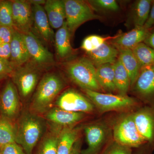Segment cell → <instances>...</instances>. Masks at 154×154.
I'll use <instances>...</instances> for the list:
<instances>
[{
	"mask_svg": "<svg viewBox=\"0 0 154 154\" xmlns=\"http://www.w3.org/2000/svg\"><path fill=\"white\" fill-rule=\"evenodd\" d=\"M0 58L10 61L11 58L10 43H0Z\"/></svg>",
	"mask_w": 154,
	"mask_h": 154,
	"instance_id": "37",
	"label": "cell"
},
{
	"mask_svg": "<svg viewBox=\"0 0 154 154\" xmlns=\"http://www.w3.org/2000/svg\"><path fill=\"white\" fill-rule=\"evenodd\" d=\"M133 86L134 92L143 99H154V64L141 69Z\"/></svg>",
	"mask_w": 154,
	"mask_h": 154,
	"instance_id": "17",
	"label": "cell"
},
{
	"mask_svg": "<svg viewBox=\"0 0 154 154\" xmlns=\"http://www.w3.org/2000/svg\"><path fill=\"white\" fill-rule=\"evenodd\" d=\"M1 116L15 122L21 113V103L16 86L10 79L0 92Z\"/></svg>",
	"mask_w": 154,
	"mask_h": 154,
	"instance_id": "8",
	"label": "cell"
},
{
	"mask_svg": "<svg viewBox=\"0 0 154 154\" xmlns=\"http://www.w3.org/2000/svg\"><path fill=\"white\" fill-rule=\"evenodd\" d=\"M16 129L15 122L0 116V147L15 142Z\"/></svg>",
	"mask_w": 154,
	"mask_h": 154,
	"instance_id": "29",
	"label": "cell"
},
{
	"mask_svg": "<svg viewBox=\"0 0 154 154\" xmlns=\"http://www.w3.org/2000/svg\"><path fill=\"white\" fill-rule=\"evenodd\" d=\"M65 86V82L58 72H48L43 75L32 96L29 110L43 115L53 107Z\"/></svg>",
	"mask_w": 154,
	"mask_h": 154,
	"instance_id": "2",
	"label": "cell"
},
{
	"mask_svg": "<svg viewBox=\"0 0 154 154\" xmlns=\"http://www.w3.org/2000/svg\"><path fill=\"white\" fill-rule=\"evenodd\" d=\"M48 126L47 132L38 144L35 154H57L59 136L62 128Z\"/></svg>",
	"mask_w": 154,
	"mask_h": 154,
	"instance_id": "22",
	"label": "cell"
},
{
	"mask_svg": "<svg viewBox=\"0 0 154 154\" xmlns=\"http://www.w3.org/2000/svg\"><path fill=\"white\" fill-rule=\"evenodd\" d=\"M114 82L116 90L121 95H126L130 87L129 76L119 58L113 63Z\"/></svg>",
	"mask_w": 154,
	"mask_h": 154,
	"instance_id": "27",
	"label": "cell"
},
{
	"mask_svg": "<svg viewBox=\"0 0 154 154\" xmlns=\"http://www.w3.org/2000/svg\"><path fill=\"white\" fill-rule=\"evenodd\" d=\"M71 37L65 22L63 26L58 29L54 35L55 51L57 57L59 59H66L72 54L73 49L70 42Z\"/></svg>",
	"mask_w": 154,
	"mask_h": 154,
	"instance_id": "21",
	"label": "cell"
},
{
	"mask_svg": "<svg viewBox=\"0 0 154 154\" xmlns=\"http://www.w3.org/2000/svg\"><path fill=\"white\" fill-rule=\"evenodd\" d=\"M141 69L154 64V49L141 42L132 49Z\"/></svg>",
	"mask_w": 154,
	"mask_h": 154,
	"instance_id": "28",
	"label": "cell"
},
{
	"mask_svg": "<svg viewBox=\"0 0 154 154\" xmlns=\"http://www.w3.org/2000/svg\"><path fill=\"white\" fill-rule=\"evenodd\" d=\"M10 44V61L15 68L25 64L30 60L29 53L22 33L15 29Z\"/></svg>",
	"mask_w": 154,
	"mask_h": 154,
	"instance_id": "18",
	"label": "cell"
},
{
	"mask_svg": "<svg viewBox=\"0 0 154 154\" xmlns=\"http://www.w3.org/2000/svg\"><path fill=\"white\" fill-rule=\"evenodd\" d=\"M14 69L10 61L0 58V80L11 77Z\"/></svg>",
	"mask_w": 154,
	"mask_h": 154,
	"instance_id": "34",
	"label": "cell"
},
{
	"mask_svg": "<svg viewBox=\"0 0 154 154\" xmlns=\"http://www.w3.org/2000/svg\"><path fill=\"white\" fill-rule=\"evenodd\" d=\"M84 91L90 101L102 112L124 110L133 107L137 103L135 99L127 95L103 94L89 90Z\"/></svg>",
	"mask_w": 154,
	"mask_h": 154,
	"instance_id": "6",
	"label": "cell"
},
{
	"mask_svg": "<svg viewBox=\"0 0 154 154\" xmlns=\"http://www.w3.org/2000/svg\"><path fill=\"white\" fill-rule=\"evenodd\" d=\"M14 30V28L0 26V43H10Z\"/></svg>",
	"mask_w": 154,
	"mask_h": 154,
	"instance_id": "36",
	"label": "cell"
},
{
	"mask_svg": "<svg viewBox=\"0 0 154 154\" xmlns=\"http://www.w3.org/2000/svg\"><path fill=\"white\" fill-rule=\"evenodd\" d=\"M87 2L94 10L115 12L119 9L118 4L115 0H93Z\"/></svg>",
	"mask_w": 154,
	"mask_h": 154,
	"instance_id": "32",
	"label": "cell"
},
{
	"mask_svg": "<svg viewBox=\"0 0 154 154\" xmlns=\"http://www.w3.org/2000/svg\"><path fill=\"white\" fill-rule=\"evenodd\" d=\"M96 75L101 89L109 93L117 91L114 82L113 64H105L96 67Z\"/></svg>",
	"mask_w": 154,
	"mask_h": 154,
	"instance_id": "24",
	"label": "cell"
},
{
	"mask_svg": "<svg viewBox=\"0 0 154 154\" xmlns=\"http://www.w3.org/2000/svg\"><path fill=\"white\" fill-rule=\"evenodd\" d=\"M54 107L77 113H90L94 105L90 99L72 89L64 91L59 96L54 104Z\"/></svg>",
	"mask_w": 154,
	"mask_h": 154,
	"instance_id": "10",
	"label": "cell"
},
{
	"mask_svg": "<svg viewBox=\"0 0 154 154\" xmlns=\"http://www.w3.org/2000/svg\"><path fill=\"white\" fill-rule=\"evenodd\" d=\"M15 142L25 154H33L34 148L48 130V124L43 116L33 113L29 108L22 110L15 122Z\"/></svg>",
	"mask_w": 154,
	"mask_h": 154,
	"instance_id": "1",
	"label": "cell"
},
{
	"mask_svg": "<svg viewBox=\"0 0 154 154\" xmlns=\"http://www.w3.org/2000/svg\"><path fill=\"white\" fill-rule=\"evenodd\" d=\"M114 37H103L98 35H90L86 37L82 43L81 48L86 53L91 52L100 47L107 40Z\"/></svg>",
	"mask_w": 154,
	"mask_h": 154,
	"instance_id": "31",
	"label": "cell"
},
{
	"mask_svg": "<svg viewBox=\"0 0 154 154\" xmlns=\"http://www.w3.org/2000/svg\"><path fill=\"white\" fill-rule=\"evenodd\" d=\"M44 70L30 61L14 69L11 79L17 88L20 99L27 101L33 96Z\"/></svg>",
	"mask_w": 154,
	"mask_h": 154,
	"instance_id": "4",
	"label": "cell"
},
{
	"mask_svg": "<svg viewBox=\"0 0 154 154\" xmlns=\"http://www.w3.org/2000/svg\"><path fill=\"white\" fill-rule=\"evenodd\" d=\"M66 22L72 36L77 28L85 22L100 19L101 17L95 14L88 2L80 0H64Z\"/></svg>",
	"mask_w": 154,
	"mask_h": 154,
	"instance_id": "5",
	"label": "cell"
},
{
	"mask_svg": "<svg viewBox=\"0 0 154 154\" xmlns=\"http://www.w3.org/2000/svg\"><path fill=\"white\" fill-rule=\"evenodd\" d=\"M0 26L14 28L12 1H2L0 2Z\"/></svg>",
	"mask_w": 154,
	"mask_h": 154,
	"instance_id": "30",
	"label": "cell"
},
{
	"mask_svg": "<svg viewBox=\"0 0 154 154\" xmlns=\"http://www.w3.org/2000/svg\"><path fill=\"white\" fill-rule=\"evenodd\" d=\"M114 141L128 147H138L146 142L137 128L133 114L119 120L113 128Z\"/></svg>",
	"mask_w": 154,
	"mask_h": 154,
	"instance_id": "7",
	"label": "cell"
},
{
	"mask_svg": "<svg viewBox=\"0 0 154 154\" xmlns=\"http://www.w3.org/2000/svg\"><path fill=\"white\" fill-rule=\"evenodd\" d=\"M119 52V58L121 62L129 76L131 87L134 85L137 79L141 68L132 50L116 48Z\"/></svg>",
	"mask_w": 154,
	"mask_h": 154,
	"instance_id": "23",
	"label": "cell"
},
{
	"mask_svg": "<svg viewBox=\"0 0 154 154\" xmlns=\"http://www.w3.org/2000/svg\"><path fill=\"white\" fill-rule=\"evenodd\" d=\"M81 146L82 142L81 139L79 138L78 139L74 144L70 154H81Z\"/></svg>",
	"mask_w": 154,
	"mask_h": 154,
	"instance_id": "39",
	"label": "cell"
},
{
	"mask_svg": "<svg viewBox=\"0 0 154 154\" xmlns=\"http://www.w3.org/2000/svg\"><path fill=\"white\" fill-rule=\"evenodd\" d=\"M23 35L30 57L29 61L44 70L54 65L53 54L33 32L30 31Z\"/></svg>",
	"mask_w": 154,
	"mask_h": 154,
	"instance_id": "9",
	"label": "cell"
},
{
	"mask_svg": "<svg viewBox=\"0 0 154 154\" xmlns=\"http://www.w3.org/2000/svg\"><path fill=\"white\" fill-rule=\"evenodd\" d=\"M89 58L95 66H99L105 64H113L118 58V50L113 45L107 42L94 51L87 53Z\"/></svg>",
	"mask_w": 154,
	"mask_h": 154,
	"instance_id": "20",
	"label": "cell"
},
{
	"mask_svg": "<svg viewBox=\"0 0 154 154\" xmlns=\"http://www.w3.org/2000/svg\"><path fill=\"white\" fill-rule=\"evenodd\" d=\"M1 116V111H0V116Z\"/></svg>",
	"mask_w": 154,
	"mask_h": 154,
	"instance_id": "43",
	"label": "cell"
},
{
	"mask_svg": "<svg viewBox=\"0 0 154 154\" xmlns=\"http://www.w3.org/2000/svg\"><path fill=\"white\" fill-rule=\"evenodd\" d=\"M88 147L81 154H99L107 141L108 131L103 125L93 124L84 128Z\"/></svg>",
	"mask_w": 154,
	"mask_h": 154,
	"instance_id": "13",
	"label": "cell"
},
{
	"mask_svg": "<svg viewBox=\"0 0 154 154\" xmlns=\"http://www.w3.org/2000/svg\"><path fill=\"white\" fill-rule=\"evenodd\" d=\"M80 128L75 126L64 128L59 136L57 154H70L74 144L79 139Z\"/></svg>",
	"mask_w": 154,
	"mask_h": 154,
	"instance_id": "25",
	"label": "cell"
},
{
	"mask_svg": "<svg viewBox=\"0 0 154 154\" xmlns=\"http://www.w3.org/2000/svg\"><path fill=\"white\" fill-rule=\"evenodd\" d=\"M1 1H0V2H1Z\"/></svg>",
	"mask_w": 154,
	"mask_h": 154,
	"instance_id": "44",
	"label": "cell"
},
{
	"mask_svg": "<svg viewBox=\"0 0 154 154\" xmlns=\"http://www.w3.org/2000/svg\"><path fill=\"white\" fill-rule=\"evenodd\" d=\"M1 154H25L22 147L17 143L8 144L1 147Z\"/></svg>",
	"mask_w": 154,
	"mask_h": 154,
	"instance_id": "35",
	"label": "cell"
},
{
	"mask_svg": "<svg viewBox=\"0 0 154 154\" xmlns=\"http://www.w3.org/2000/svg\"><path fill=\"white\" fill-rule=\"evenodd\" d=\"M28 1L31 5H39L41 6L44 5L46 2L45 0H30Z\"/></svg>",
	"mask_w": 154,
	"mask_h": 154,
	"instance_id": "41",
	"label": "cell"
},
{
	"mask_svg": "<svg viewBox=\"0 0 154 154\" xmlns=\"http://www.w3.org/2000/svg\"><path fill=\"white\" fill-rule=\"evenodd\" d=\"M33 33L39 39L47 43L54 42L55 33L51 26L44 7L39 5H32Z\"/></svg>",
	"mask_w": 154,
	"mask_h": 154,
	"instance_id": "14",
	"label": "cell"
},
{
	"mask_svg": "<svg viewBox=\"0 0 154 154\" xmlns=\"http://www.w3.org/2000/svg\"><path fill=\"white\" fill-rule=\"evenodd\" d=\"M63 69L72 82L83 90L99 92L101 88L96 79V67L88 58L82 57L67 61Z\"/></svg>",
	"mask_w": 154,
	"mask_h": 154,
	"instance_id": "3",
	"label": "cell"
},
{
	"mask_svg": "<svg viewBox=\"0 0 154 154\" xmlns=\"http://www.w3.org/2000/svg\"><path fill=\"white\" fill-rule=\"evenodd\" d=\"M152 1L138 0L131 8L130 19L134 27H143L148 19Z\"/></svg>",
	"mask_w": 154,
	"mask_h": 154,
	"instance_id": "26",
	"label": "cell"
},
{
	"mask_svg": "<svg viewBox=\"0 0 154 154\" xmlns=\"http://www.w3.org/2000/svg\"><path fill=\"white\" fill-rule=\"evenodd\" d=\"M150 32V30L144 27L136 26L127 33L115 36L111 42L116 48L132 50L137 45L143 42Z\"/></svg>",
	"mask_w": 154,
	"mask_h": 154,
	"instance_id": "16",
	"label": "cell"
},
{
	"mask_svg": "<svg viewBox=\"0 0 154 154\" xmlns=\"http://www.w3.org/2000/svg\"><path fill=\"white\" fill-rule=\"evenodd\" d=\"M154 25V1H152L151 8L150 12L148 19L143 27L147 29L150 30Z\"/></svg>",
	"mask_w": 154,
	"mask_h": 154,
	"instance_id": "38",
	"label": "cell"
},
{
	"mask_svg": "<svg viewBox=\"0 0 154 154\" xmlns=\"http://www.w3.org/2000/svg\"><path fill=\"white\" fill-rule=\"evenodd\" d=\"M12 2L14 29L23 34L31 31L33 25L32 5L25 0H14Z\"/></svg>",
	"mask_w": 154,
	"mask_h": 154,
	"instance_id": "11",
	"label": "cell"
},
{
	"mask_svg": "<svg viewBox=\"0 0 154 154\" xmlns=\"http://www.w3.org/2000/svg\"><path fill=\"white\" fill-rule=\"evenodd\" d=\"M0 154H1V147H0Z\"/></svg>",
	"mask_w": 154,
	"mask_h": 154,
	"instance_id": "42",
	"label": "cell"
},
{
	"mask_svg": "<svg viewBox=\"0 0 154 154\" xmlns=\"http://www.w3.org/2000/svg\"><path fill=\"white\" fill-rule=\"evenodd\" d=\"M44 8L52 29H58L66 22L64 2L62 0H47Z\"/></svg>",
	"mask_w": 154,
	"mask_h": 154,
	"instance_id": "19",
	"label": "cell"
},
{
	"mask_svg": "<svg viewBox=\"0 0 154 154\" xmlns=\"http://www.w3.org/2000/svg\"><path fill=\"white\" fill-rule=\"evenodd\" d=\"M139 132L146 142L154 144V108L146 107L133 114Z\"/></svg>",
	"mask_w": 154,
	"mask_h": 154,
	"instance_id": "15",
	"label": "cell"
},
{
	"mask_svg": "<svg viewBox=\"0 0 154 154\" xmlns=\"http://www.w3.org/2000/svg\"><path fill=\"white\" fill-rule=\"evenodd\" d=\"M101 154H132V151L130 148L114 141L108 145Z\"/></svg>",
	"mask_w": 154,
	"mask_h": 154,
	"instance_id": "33",
	"label": "cell"
},
{
	"mask_svg": "<svg viewBox=\"0 0 154 154\" xmlns=\"http://www.w3.org/2000/svg\"><path fill=\"white\" fill-rule=\"evenodd\" d=\"M85 115V113L71 112L54 106L43 116L48 125L63 128L74 126L84 119Z\"/></svg>",
	"mask_w": 154,
	"mask_h": 154,
	"instance_id": "12",
	"label": "cell"
},
{
	"mask_svg": "<svg viewBox=\"0 0 154 154\" xmlns=\"http://www.w3.org/2000/svg\"><path fill=\"white\" fill-rule=\"evenodd\" d=\"M145 44L154 49V30L149 33L143 42Z\"/></svg>",
	"mask_w": 154,
	"mask_h": 154,
	"instance_id": "40",
	"label": "cell"
}]
</instances>
